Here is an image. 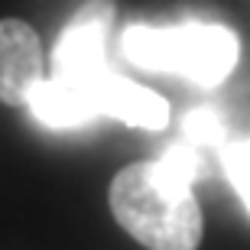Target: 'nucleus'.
Wrapping results in <instances>:
<instances>
[{"label":"nucleus","instance_id":"obj_8","mask_svg":"<svg viewBox=\"0 0 250 250\" xmlns=\"http://www.w3.org/2000/svg\"><path fill=\"white\" fill-rule=\"evenodd\" d=\"M159 159H163V166H166L169 172H176V176L186 179V182H195V179L202 176V156H198L195 143H172Z\"/></svg>","mask_w":250,"mask_h":250},{"label":"nucleus","instance_id":"obj_1","mask_svg":"<svg viewBox=\"0 0 250 250\" xmlns=\"http://www.w3.org/2000/svg\"><path fill=\"white\" fill-rule=\"evenodd\" d=\"M114 221L149 250H198L202 208L192 182L179 179L163 159L130 163L111 179L107 188Z\"/></svg>","mask_w":250,"mask_h":250},{"label":"nucleus","instance_id":"obj_4","mask_svg":"<svg viewBox=\"0 0 250 250\" xmlns=\"http://www.w3.org/2000/svg\"><path fill=\"white\" fill-rule=\"evenodd\" d=\"M46 82V56L39 33L26 20H0V101L29 107V98Z\"/></svg>","mask_w":250,"mask_h":250},{"label":"nucleus","instance_id":"obj_6","mask_svg":"<svg viewBox=\"0 0 250 250\" xmlns=\"http://www.w3.org/2000/svg\"><path fill=\"white\" fill-rule=\"evenodd\" d=\"M29 111L46 127H78L98 117L94 78H65L52 75L29 98Z\"/></svg>","mask_w":250,"mask_h":250},{"label":"nucleus","instance_id":"obj_7","mask_svg":"<svg viewBox=\"0 0 250 250\" xmlns=\"http://www.w3.org/2000/svg\"><path fill=\"white\" fill-rule=\"evenodd\" d=\"M221 163H224V172L231 179V186L237 188L241 202L247 205V211H250V140L228 143L221 149Z\"/></svg>","mask_w":250,"mask_h":250},{"label":"nucleus","instance_id":"obj_3","mask_svg":"<svg viewBox=\"0 0 250 250\" xmlns=\"http://www.w3.org/2000/svg\"><path fill=\"white\" fill-rule=\"evenodd\" d=\"M114 23V0H88L62 29L52 49V75L94 78L107 68V29Z\"/></svg>","mask_w":250,"mask_h":250},{"label":"nucleus","instance_id":"obj_9","mask_svg":"<svg viewBox=\"0 0 250 250\" xmlns=\"http://www.w3.org/2000/svg\"><path fill=\"white\" fill-rule=\"evenodd\" d=\"M221 133H224L221 117L214 111H208V107H198V111H192L186 117V137L195 146H198V143H218Z\"/></svg>","mask_w":250,"mask_h":250},{"label":"nucleus","instance_id":"obj_5","mask_svg":"<svg viewBox=\"0 0 250 250\" xmlns=\"http://www.w3.org/2000/svg\"><path fill=\"white\" fill-rule=\"evenodd\" d=\"M94 101H98V114L117 117L130 127L163 130L169 124L166 98H159L156 91L130 82L124 75L107 72V68L101 75H94Z\"/></svg>","mask_w":250,"mask_h":250},{"label":"nucleus","instance_id":"obj_2","mask_svg":"<svg viewBox=\"0 0 250 250\" xmlns=\"http://www.w3.org/2000/svg\"><path fill=\"white\" fill-rule=\"evenodd\" d=\"M124 56L149 72H172L195 84H221L234 72L241 42L218 23H179V26H127Z\"/></svg>","mask_w":250,"mask_h":250}]
</instances>
